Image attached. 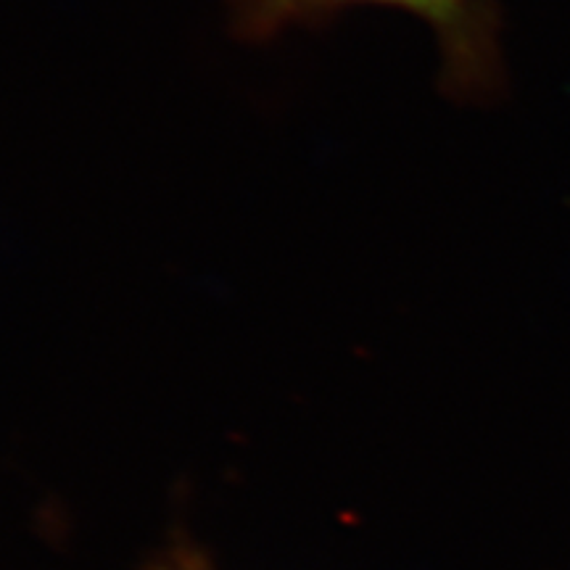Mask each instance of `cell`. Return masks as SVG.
Returning <instances> with one entry per match:
<instances>
[{
    "instance_id": "cell-1",
    "label": "cell",
    "mask_w": 570,
    "mask_h": 570,
    "mask_svg": "<svg viewBox=\"0 0 570 570\" xmlns=\"http://www.w3.org/2000/svg\"><path fill=\"white\" fill-rule=\"evenodd\" d=\"M240 40L267 42L315 27L352 9H394L425 21L441 56V88L465 104H489L504 92L499 0H225Z\"/></svg>"
},
{
    "instance_id": "cell-2",
    "label": "cell",
    "mask_w": 570,
    "mask_h": 570,
    "mask_svg": "<svg viewBox=\"0 0 570 570\" xmlns=\"http://www.w3.org/2000/svg\"><path fill=\"white\" fill-rule=\"evenodd\" d=\"M151 570H212L209 562L198 550L188 544H175L173 550L164 552L159 560L154 562Z\"/></svg>"
}]
</instances>
